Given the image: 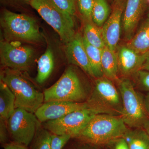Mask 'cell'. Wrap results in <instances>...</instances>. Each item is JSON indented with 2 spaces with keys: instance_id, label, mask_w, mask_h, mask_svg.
<instances>
[{
  "instance_id": "1",
  "label": "cell",
  "mask_w": 149,
  "mask_h": 149,
  "mask_svg": "<svg viewBox=\"0 0 149 149\" xmlns=\"http://www.w3.org/2000/svg\"><path fill=\"white\" fill-rule=\"evenodd\" d=\"M128 130L121 116L100 113L93 118L77 138L73 139L100 146L123 138Z\"/></svg>"
},
{
  "instance_id": "2",
  "label": "cell",
  "mask_w": 149,
  "mask_h": 149,
  "mask_svg": "<svg viewBox=\"0 0 149 149\" xmlns=\"http://www.w3.org/2000/svg\"><path fill=\"white\" fill-rule=\"evenodd\" d=\"M1 80L13 93L15 108H19L35 113L44 103V93L36 89L22 72L6 68L1 73Z\"/></svg>"
},
{
  "instance_id": "3",
  "label": "cell",
  "mask_w": 149,
  "mask_h": 149,
  "mask_svg": "<svg viewBox=\"0 0 149 149\" xmlns=\"http://www.w3.org/2000/svg\"><path fill=\"white\" fill-rule=\"evenodd\" d=\"M116 83L122 101L120 116L128 127L144 128L149 120L144 100L136 92L133 83L128 78L123 77Z\"/></svg>"
},
{
  "instance_id": "4",
  "label": "cell",
  "mask_w": 149,
  "mask_h": 149,
  "mask_svg": "<svg viewBox=\"0 0 149 149\" xmlns=\"http://www.w3.org/2000/svg\"><path fill=\"white\" fill-rule=\"evenodd\" d=\"M1 24L6 40L32 43L43 41L42 35L35 19L27 15L3 10Z\"/></svg>"
},
{
  "instance_id": "5",
  "label": "cell",
  "mask_w": 149,
  "mask_h": 149,
  "mask_svg": "<svg viewBox=\"0 0 149 149\" xmlns=\"http://www.w3.org/2000/svg\"><path fill=\"white\" fill-rule=\"evenodd\" d=\"M29 5L53 28L65 44L70 42L76 34L74 17L61 10L51 0H31Z\"/></svg>"
},
{
  "instance_id": "6",
  "label": "cell",
  "mask_w": 149,
  "mask_h": 149,
  "mask_svg": "<svg viewBox=\"0 0 149 149\" xmlns=\"http://www.w3.org/2000/svg\"><path fill=\"white\" fill-rule=\"evenodd\" d=\"M44 102L54 101L83 102L86 99L85 89L72 67L68 68L55 84L44 92Z\"/></svg>"
},
{
  "instance_id": "7",
  "label": "cell",
  "mask_w": 149,
  "mask_h": 149,
  "mask_svg": "<svg viewBox=\"0 0 149 149\" xmlns=\"http://www.w3.org/2000/svg\"><path fill=\"white\" fill-rule=\"evenodd\" d=\"M104 113L100 110L85 109L70 113L63 117L45 123L44 128L56 135L77 138L96 115Z\"/></svg>"
},
{
  "instance_id": "8",
  "label": "cell",
  "mask_w": 149,
  "mask_h": 149,
  "mask_svg": "<svg viewBox=\"0 0 149 149\" xmlns=\"http://www.w3.org/2000/svg\"><path fill=\"white\" fill-rule=\"evenodd\" d=\"M7 123L12 142L28 147L40 128L41 123L35 113L17 108Z\"/></svg>"
},
{
  "instance_id": "9",
  "label": "cell",
  "mask_w": 149,
  "mask_h": 149,
  "mask_svg": "<svg viewBox=\"0 0 149 149\" xmlns=\"http://www.w3.org/2000/svg\"><path fill=\"white\" fill-rule=\"evenodd\" d=\"M34 55L33 48L22 45L19 41L1 40V62L6 68L20 72L28 71L33 63Z\"/></svg>"
},
{
  "instance_id": "10",
  "label": "cell",
  "mask_w": 149,
  "mask_h": 149,
  "mask_svg": "<svg viewBox=\"0 0 149 149\" xmlns=\"http://www.w3.org/2000/svg\"><path fill=\"white\" fill-rule=\"evenodd\" d=\"M97 79L93 95L88 102L97 107L120 114L121 97L112 81L104 76Z\"/></svg>"
},
{
  "instance_id": "11",
  "label": "cell",
  "mask_w": 149,
  "mask_h": 149,
  "mask_svg": "<svg viewBox=\"0 0 149 149\" xmlns=\"http://www.w3.org/2000/svg\"><path fill=\"white\" fill-rule=\"evenodd\" d=\"M95 107L90 103L54 101L45 102L35 112V114L41 123L53 120L63 117L72 112Z\"/></svg>"
},
{
  "instance_id": "12",
  "label": "cell",
  "mask_w": 149,
  "mask_h": 149,
  "mask_svg": "<svg viewBox=\"0 0 149 149\" xmlns=\"http://www.w3.org/2000/svg\"><path fill=\"white\" fill-rule=\"evenodd\" d=\"M126 0H114L110 15L102 27L106 46L117 52L120 40L121 20Z\"/></svg>"
},
{
  "instance_id": "13",
  "label": "cell",
  "mask_w": 149,
  "mask_h": 149,
  "mask_svg": "<svg viewBox=\"0 0 149 149\" xmlns=\"http://www.w3.org/2000/svg\"><path fill=\"white\" fill-rule=\"evenodd\" d=\"M149 52L139 53L127 46H122L117 50L118 72L123 77L135 74L141 70Z\"/></svg>"
},
{
  "instance_id": "14",
  "label": "cell",
  "mask_w": 149,
  "mask_h": 149,
  "mask_svg": "<svg viewBox=\"0 0 149 149\" xmlns=\"http://www.w3.org/2000/svg\"><path fill=\"white\" fill-rule=\"evenodd\" d=\"M65 52L69 63L77 65L86 73L93 76L88 55L83 41V36L76 33L73 38L65 44Z\"/></svg>"
},
{
  "instance_id": "15",
  "label": "cell",
  "mask_w": 149,
  "mask_h": 149,
  "mask_svg": "<svg viewBox=\"0 0 149 149\" xmlns=\"http://www.w3.org/2000/svg\"><path fill=\"white\" fill-rule=\"evenodd\" d=\"M146 4V0H126L123 18V27L124 37L128 41L135 34Z\"/></svg>"
},
{
  "instance_id": "16",
  "label": "cell",
  "mask_w": 149,
  "mask_h": 149,
  "mask_svg": "<svg viewBox=\"0 0 149 149\" xmlns=\"http://www.w3.org/2000/svg\"><path fill=\"white\" fill-rule=\"evenodd\" d=\"M102 67L104 76L117 82L119 78L117 52H113L106 46L102 49Z\"/></svg>"
},
{
  "instance_id": "17",
  "label": "cell",
  "mask_w": 149,
  "mask_h": 149,
  "mask_svg": "<svg viewBox=\"0 0 149 149\" xmlns=\"http://www.w3.org/2000/svg\"><path fill=\"white\" fill-rule=\"evenodd\" d=\"M126 45L139 53L149 51V19L142 24L136 34Z\"/></svg>"
},
{
  "instance_id": "18",
  "label": "cell",
  "mask_w": 149,
  "mask_h": 149,
  "mask_svg": "<svg viewBox=\"0 0 149 149\" xmlns=\"http://www.w3.org/2000/svg\"><path fill=\"white\" fill-rule=\"evenodd\" d=\"M53 52L50 47L40 56L37 62V73L36 80L39 84L45 82L50 76L54 67Z\"/></svg>"
},
{
  "instance_id": "19",
  "label": "cell",
  "mask_w": 149,
  "mask_h": 149,
  "mask_svg": "<svg viewBox=\"0 0 149 149\" xmlns=\"http://www.w3.org/2000/svg\"><path fill=\"white\" fill-rule=\"evenodd\" d=\"M15 97L4 82H0V118L7 120L15 110Z\"/></svg>"
},
{
  "instance_id": "20",
  "label": "cell",
  "mask_w": 149,
  "mask_h": 149,
  "mask_svg": "<svg viewBox=\"0 0 149 149\" xmlns=\"http://www.w3.org/2000/svg\"><path fill=\"white\" fill-rule=\"evenodd\" d=\"M123 138L130 149H149V136L144 128L128 129Z\"/></svg>"
},
{
  "instance_id": "21",
  "label": "cell",
  "mask_w": 149,
  "mask_h": 149,
  "mask_svg": "<svg viewBox=\"0 0 149 149\" xmlns=\"http://www.w3.org/2000/svg\"><path fill=\"white\" fill-rule=\"evenodd\" d=\"M83 41L93 77L97 78L103 77L104 75L102 67V49L89 44L83 37Z\"/></svg>"
},
{
  "instance_id": "22",
  "label": "cell",
  "mask_w": 149,
  "mask_h": 149,
  "mask_svg": "<svg viewBox=\"0 0 149 149\" xmlns=\"http://www.w3.org/2000/svg\"><path fill=\"white\" fill-rule=\"evenodd\" d=\"M87 22L84 27L83 37L92 45L102 49L106 46L102 27H98L93 21Z\"/></svg>"
},
{
  "instance_id": "23",
  "label": "cell",
  "mask_w": 149,
  "mask_h": 149,
  "mask_svg": "<svg viewBox=\"0 0 149 149\" xmlns=\"http://www.w3.org/2000/svg\"><path fill=\"white\" fill-rule=\"evenodd\" d=\"M111 13L107 0H94L92 12V21L100 27H102Z\"/></svg>"
},
{
  "instance_id": "24",
  "label": "cell",
  "mask_w": 149,
  "mask_h": 149,
  "mask_svg": "<svg viewBox=\"0 0 149 149\" xmlns=\"http://www.w3.org/2000/svg\"><path fill=\"white\" fill-rule=\"evenodd\" d=\"M51 135L47 129L40 128L32 142L30 149H51Z\"/></svg>"
},
{
  "instance_id": "25",
  "label": "cell",
  "mask_w": 149,
  "mask_h": 149,
  "mask_svg": "<svg viewBox=\"0 0 149 149\" xmlns=\"http://www.w3.org/2000/svg\"><path fill=\"white\" fill-rule=\"evenodd\" d=\"M94 0H77L78 9L87 21H92V15Z\"/></svg>"
},
{
  "instance_id": "26",
  "label": "cell",
  "mask_w": 149,
  "mask_h": 149,
  "mask_svg": "<svg viewBox=\"0 0 149 149\" xmlns=\"http://www.w3.org/2000/svg\"><path fill=\"white\" fill-rule=\"evenodd\" d=\"M57 7L71 16L74 17L76 12L77 0H51Z\"/></svg>"
},
{
  "instance_id": "27",
  "label": "cell",
  "mask_w": 149,
  "mask_h": 149,
  "mask_svg": "<svg viewBox=\"0 0 149 149\" xmlns=\"http://www.w3.org/2000/svg\"><path fill=\"white\" fill-rule=\"evenodd\" d=\"M72 138L70 135H58L52 133L51 149H63Z\"/></svg>"
},
{
  "instance_id": "28",
  "label": "cell",
  "mask_w": 149,
  "mask_h": 149,
  "mask_svg": "<svg viewBox=\"0 0 149 149\" xmlns=\"http://www.w3.org/2000/svg\"><path fill=\"white\" fill-rule=\"evenodd\" d=\"M135 74L140 87L145 91H149V71L140 70Z\"/></svg>"
},
{
  "instance_id": "29",
  "label": "cell",
  "mask_w": 149,
  "mask_h": 149,
  "mask_svg": "<svg viewBox=\"0 0 149 149\" xmlns=\"http://www.w3.org/2000/svg\"><path fill=\"white\" fill-rule=\"evenodd\" d=\"M9 137L7 120L0 118V143L2 146L8 143Z\"/></svg>"
},
{
  "instance_id": "30",
  "label": "cell",
  "mask_w": 149,
  "mask_h": 149,
  "mask_svg": "<svg viewBox=\"0 0 149 149\" xmlns=\"http://www.w3.org/2000/svg\"><path fill=\"white\" fill-rule=\"evenodd\" d=\"M31 0H1L3 3L10 6H22L29 5Z\"/></svg>"
},
{
  "instance_id": "31",
  "label": "cell",
  "mask_w": 149,
  "mask_h": 149,
  "mask_svg": "<svg viewBox=\"0 0 149 149\" xmlns=\"http://www.w3.org/2000/svg\"><path fill=\"white\" fill-rule=\"evenodd\" d=\"M113 149H130L123 138H121L113 142Z\"/></svg>"
},
{
  "instance_id": "32",
  "label": "cell",
  "mask_w": 149,
  "mask_h": 149,
  "mask_svg": "<svg viewBox=\"0 0 149 149\" xmlns=\"http://www.w3.org/2000/svg\"><path fill=\"white\" fill-rule=\"evenodd\" d=\"M2 146L4 149H30L28 148V147L12 141L3 145Z\"/></svg>"
},
{
  "instance_id": "33",
  "label": "cell",
  "mask_w": 149,
  "mask_h": 149,
  "mask_svg": "<svg viewBox=\"0 0 149 149\" xmlns=\"http://www.w3.org/2000/svg\"><path fill=\"white\" fill-rule=\"evenodd\" d=\"M80 141V145H77L76 146L72 147V148H65L64 147L63 149H99L98 148H97V146L91 145V144L83 142L79 140Z\"/></svg>"
},
{
  "instance_id": "34",
  "label": "cell",
  "mask_w": 149,
  "mask_h": 149,
  "mask_svg": "<svg viewBox=\"0 0 149 149\" xmlns=\"http://www.w3.org/2000/svg\"><path fill=\"white\" fill-rule=\"evenodd\" d=\"M144 106L148 115L149 116V94L144 100Z\"/></svg>"
},
{
  "instance_id": "35",
  "label": "cell",
  "mask_w": 149,
  "mask_h": 149,
  "mask_svg": "<svg viewBox=\"0 0 149 149\" xmlns=\"http://www.w3.org/2000/svg\"><path fill=\"white\" fill-rule=\"evenodd\" d=\"M141 70L149 71V54L147 56V58L146 59L145 61L144 62L143 64L142 65Z\"/></svg>"
},
{
  "instance_id": "36",
  "label": "cell",
  "mask_w": 149,
  "mask_h": 149,
  "mask_svg": "<svg viewBox=\"0 0 149 149\" xmlns=\"http://www.w3.org/2000/svg\"><path fill=\"white\" fill-rule=\"evenodd\" d=\"M144 129L146 131L147 133H148V135L149 136V120L147 123V124L145 125Z\"/></svg>"
},
{
  "instance_id": "37",
  "label": "cell",
  "mask_w": 149,
  "mask_h": 149,
  "mask_svg": "<svg viewBox=\"0 0 149 149\" xmlns=\"http://www.w3.org/2000/svg\"><path fill=\"white\" fill-rule=\"evenodd\" d=\"M146 4H148L149 5V0H146Z\"/></svg>"
},
{
  "instance_id": "38",
  "label": "cell",
  "mask_w": 149,
  "mask_h": 149,
  "mask_svg": "<svg viewBox=\"0 0 149 149\" xmlns=\"http://www.w3.org/2000/svg\"><path fill=\"white\" fill-rule=\"evenodd\" d=\"M148 19H149V13L148 14Z\"/></svg>"
}]
</instances>
